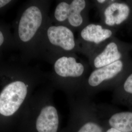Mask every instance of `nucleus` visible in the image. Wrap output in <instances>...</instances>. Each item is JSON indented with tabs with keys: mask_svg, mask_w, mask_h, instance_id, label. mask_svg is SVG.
<instances>
[{
	"mask_svg": "<svg viewBox=\"0 0 132 132\" xmlns=\"http://www.w3.org/2000/svg\"><path fill=\"white\" fill-rule=\"evenodd\" d=\"M47 78L38 68L22 61H0V114L9 117L17 112L29 89Z\"/></svg>",
	"mask_w": 132,
	"mask_h": 132,
	"instance_id": "obj_1",
	"label": "nucleus"
},
{
	"mask_svg": "<svg viewBox=\"0 0 132 132\" xmlns=\"http://www.w3.org/2000/svg\"><path fill=\"white\" fill-rule=\"evenodd\" d=\"M51 3L47 0L29 1L19 10L12 32L22 61L27 63L34 58L38 40L50 18Z\"/></svg>",
	"mask_w": 132,
	"mask_h": 132,
	"instance_id": "obj_2",
	"label": "nucleus"
},
{
	"mask_svg": "<svg viewBox=\"0 0 132 132\" xmlns=\"http://www.w3.org/2000/svg\"><path fill=\"white\" fill-rule=\"evenodd\" d=\"M75 31L68 27L53 23L50 16L35 48L34 58L51 64L62 55L79 53Z\"/></svg>",
	"mask_w": 132,
	"mask_h": 132,
	"instance_id": "obj_3",
	"label": "nucleus"
},
{
	"mask_svg": "<svg viewBox=\"0 0 132 132\" xmlns=\"http://www.w3.org/2000/svg\"><path fill=\"white\" fill-rule=\"evenodd\" d=\"M50 64L52 68L47 73V77L55 85L70 94L83 92L86 81L91 72L88 61L71 53L57 57Z\"/></svg>",
	"mask_w": 132,
	"mask_h": 132,
	"instance_id": "obj_4",
	"label": "nucleus"
},
{
	"mask_svg": "<svg viewBox=\"0 0 132 132\" xmlns=\"http://www.w3.org/2000/svg\"><path fill=\"white\" fill-rule=\"evenodd\" d=\"M92 5L88 0H62L57 3L50 16L52 23L79 31L90 23L89 12Z\"/></svg>",
	"mask_w": 132,
	"mask_h": 132,
	"instance_id": "obj_5",
	"label": "nucleus"
},
{
	"mask_svg": "<svg viewBox=\"0 0 132 132\" xmlns=\"http://www.w3.org/2000/svg\"><path fill=\"white\" fill-rule=\"evenodd\" d=\"M114 34L115 30L105 27L100 23L90 22L78 31L77 43L79 53L89 59L113 37Z\"/></svg>",
	"mask_w": 132,
	"mask_h": 132,
	"instance_id": "obj_6",
	"label": "nucleus"
},
{
	"mask_svg": "<svg viewBox=\"0 0 132 132\" xmlns=\"http://www.w3.org/2000/svg\"><path fill=\"white\" fill-rule=\"evenodd\" d=\"M125 65L122 59L91 71L86 81L83 93L90 95L116 85L123 76Z\"/></svg>",
	"mask_w": 132,
	"mask_h": 132,
	"instance_id": "obj_7",
	"label": "nucleus"
},
{
	"mask_svg": "<svg viewBox=\"0 0 132 132\" xmlns=\"http://www.w3.org/2000/svg\"><path fill=\"white\" fill-rule=\"evenodd\" d=\"M131 9L126 3L111 0L110 3L97 11L100 24L105 27L115 30L125 22L131 15Z\"/></svg>",
	"mask_w": 132,
	"mask_h": 132,
	"instance_id": "obj_8",
	"label": "nucleus"
},
{
	"mask_svg": "<svg viewBox=\"0 0 132 132\" xmlns=\"http://www.w3.org/2000/svg\"><path fill=\"white\" fill-rule=\"evenodd\" d=\"M123 57L122 45L114 36L98 52L88 59V61L92 69L94 70L121 60Z\"/></svg>",
	"mask_w": 132,
	"mask_h": 132,
	"instance_id": "obj_9",
	"label": "nucleus"
},
{
	"mask_svg": "<svg viewBox=\"0 0 132 132\" xmlns=\"http://www.w3.org/2000/svg\"><path fill=\"white\" fill-rule=\"evenodd\" d=\"M59 126V116L56 108L51 104L42 106L36 122L38 132H57Z\"/></svg>",
	"mask_w": 132,
	"mask_h": 132,
	"instance_id": "obj_10",
	"label": "nucleus"
},
{
	"mask_svg": "<svg viewBox=\"0 0 132 132\" xmlns=\"http://www.w3.org/2000/svg\"><path fill=\"white\" fill-rule=\"evenodd\" d=\"M111 128L121 132H132V112H123L114 113L109 120Z\"/></svg>",
	"mask_w": 132,
	"mask_h": 132,
	"instance_id": "obj_11",
	"label": "nucleus"
},
{
	"mask_svg": "<svg viewBox=\"0 0 132 132\" xmlns=\"http://www.w3.org/2000/svg\"><path fill=\"white\" fill-rule=\"evenodd\" d=\"M16 49L13 32L10 27L0 21V61L5 52Z\"/></svg>",
	"mask_w": 132,
	"mask_h": 132,
	"instance_id": "obj_12",
	"label": "nucleus"
},
{
	"mask_svg": "<svg viewBox=\"0 0 132 132\" xmlns=\"http://www.w3.org/2000/svg\"><path fill=\"white\" fill-rule=\"evenodd\" d=\"M77 132H104L103 129L97 123L88 122L85 123Z\"/></svg>",
	"mask_w": 132,
	"mask_h": 132,
	"instance_id": "obj_13",
	"label": "nucleus"
},
{
	"mask_svg": "<svg viewBox=\"0 0 132 132\" xmlns=\"http://www.w3.org/2000/svg\"><path fill=\"white\" fill-rule=\"evenodd\" d=\"M122 88L125 93L132 94V72L124 80Z\"/></svg>",
	"mask_w": 132,
	"mask_h": 132,
	"instance_id": "obj_14",
	"label": "nucleus"
},
{
	"mask_svg": "<svg viewBox=\"0 0 132 132\" xmlns=\"http://www.w3.org/2000/svg\"><path fill=\"white\" fill-rule=\"evenodd\" d=\"M16 2L12 0H0V13L10 9Z\"/></svg>",
	"mask_w": 132,
	"mask_h": 132,
	"instance_id": "obj_15",
	"label": "nucleus"
},
{
	"mask_svg": "<svg viewBox=\"0 0 132 132\" xmlns=\"http://www.w3.org/2000/svg\"><path fill=\"white\" fill-rule=\"evenodd\" d=\"M106 132H121L119 131H118V130L115 129V128H111L110 129H108Z\"/></svg>",
	"mask_w": 132,
	"mask_h": 132,
	"instance_id": "obj_16",
	"label": "nucleus"
}]
</instances>
